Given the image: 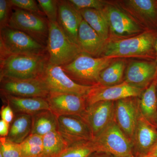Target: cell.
Listing matches in <instances>:
<instances>
[{"instance_id":"cell-36","label":"cell","mask_w":157,"mask_h":157,"mask_svg":"<svg viewBox=\"0 0 157 157\" xmlns=\"http://www.w3.org/2000/svg\"><path fill=\"white\" fill-rule=\"evenodd\" d=\"M9 124L3 120L0 121V136L1 137H7L9 134Z\"/></svg>"},{"instance_id":"cell-14","label":"cell","mask_w":157,"mask_h":157,"mask_svg":"<svg viewBox=\"0 0 157 157\" xmlns=\"http://www.w3.org/2000/svg\"><path fill=\"white\" fill-rule=\"evenodd\" d=\"M144 90L124 81L112 86H94L86 96L88 106L103 101H117L129 98L140 97Z\"/></svg>"},{"instance_id":"cell-13","label":"cell","mask_w":157,"mask_h":157,"mask_svg":"<svg viewBox=\"0 0 157 157\" xmlns=\"http://www.w3.org/2000/svg\"><path fill=\"white\" fill-rule=\"evenodd\" d=\"M115 104L114 101H103L87 106L80 118L89 128L93 139L114 120Z\"/></svg>"},{"instance_id":"cell-30","label":"cell","mask_w":157,"mask_h":157,"mask_svg":"<svg viewBox=\"0 0 157 157\" xmlns=\"http://www.w3.org/2000/svg\"><path fill=\"white\" fill-rule=\"evenodd\" d=\"M40 8L50 22H57L58 14V4L56 0H38Z\"/></svg>"},{"instance_id":"cell-9","label":"cell","mask_w":157,"mask_h":157,"mask_svg":"<svg viewBox=\"0 0 157 157\" xmlns=\"http://www.w3.org/2000/svg\"><path fill=\"white\" fill-rule=\"evenodd\" d=\"M40 78L45 82L50 93L86 96L94 86L78 84L66 74L61 66L49 63Z\"/></svg>"},{"instance_id":"cell-29","label":"cell","mask_w":157,"mask_h":157,"mask_svg":"<svg viewBox=\"0 0 157 157\" xmlns=\"http://www.w3.org/2000/svg\"><path fill=\"white\" fill-rule=\"evenodd\" d=\"M97 152L92 140L71 144L56 157H90Z\"/></svg>"},{"instance_id":"cell-22","label":"cell","mask_w":157,"mask_h":157,"mask_svg":"<svg viewBox=\"0 0 157 157\" xmlns=\"http://www.w3.org/2000/svg\"><path fill=\"white\" fill-rule=\"evenodd\" d=\"M157 82L155 79L144 90L138 99L141 115L157 128Z\"/></svg>"},{"instance_id":"cell-39","label":"cell","mask_w":157,"mask_h":157,"mask_svg":"<svg viewBox=\"0 0 157 157\" xmlns=\"http://www.w3.org/2000/svg\"><path fill=\"white\" fill-rule=\"evenodd\" d=\"M155 51L156 53V61L157 63V39H156V41L155 44ZM157 76V73L156 76V77Z\"/></svg>"},{"instance_id":"cell-15","label":"cell","mask_w":157,"mask_h":157,"mask_svg":"<svg viewBox=\"0 0 157 157\" xmlns=\"http://www.w3.org/2000/svg\"><path fill=\"white\" fill-rule=\"evenodd\" d=\"M137 98H129L116 101L114 120L131 142L140 115Z\"/></svg>"},{"instance_id":"cell-40","label":"cell","mask_w":157,"mask_h":157,"mask_svg":"<svg viewBox=\"0 0 157 157\" xmlns=\"http://www.w3.org/2000/svg\"><path fill=\"white\" fill-rule=\"evenodd\" d=\"M151 157V156H150L148 155H145V156H140V157Z\"/></svg>"},{"instance_id":"cell-19","label":"cell","mask_w":157,"mask_h":157,"mask_svg":"<svg viewBox=\"0 0 157 157\" xmlns=\"http://www.w3.org/2000/svg\"><path fill=\"white\" fill-rule=\"evenodd\" d=\"M157 142V128L149 123L140 113L132 141L134 156L147 155Z\"/></svg>"},{"instance_id":"cell-12","label":"cell","mask_w":157,"mask_h":157,"mask_svg":"<svg viewBox=\"0 0 157 157\" xmlns=\"http://www.w3.org/2000/svg\"><path fill=\"white\" fill-rule=\"evenodd\" d=\"M46 100L50 111L57 118L69 116L80 117L88 106L86 96L73 94L50 93Z\"/></svg>"},{"instance_id":"cell-33","label":"cell","mask_w":157,"mask_h":157,"mask_svg":"<svg viewBox=\"0 0 157 157\" xmlns=\"http://www.w3.org/2000/svg\"><path fill=\"white\" fill-rule=\"evenodd\" d=\"M11 6L13 8H17L29 11L33 13L42 15L43 12L40 9V6L34 0H9Z\"/></svg>"},{"instance_id":"cell-20","label":"cell","mask_w":157,"mask_h":157,"mask_svg":"<svg viewBox=\"0 0 157 157\" xmlns=\"http://www.w3.org/2000/svg\"><path fill=\"white\" fill-rule=\"evenodd\" d=\"M77 41L82 52L95 57L102 56L107 42L83 19L78 29Z\"/></svg>"},{"instance_id":"cell-23","label":"cell","mask_w":157,"mask_h":157,"mask_svg":"<svg viewBox=\"0 0 157 157\" xmlns=\"http://www.w3.org/2000/svg\"><path fill=\"white\" fill-rule=\"evenodd\" d=\"M32 128V115L18 113L12 121L6 138L11 142L19 144L30 135Z\"/></svg>"},{"instance_id":"cell-1","label":"cell","mask_w":157,"mask_h":157,"mask_svg":"<svg viewBox=\"0 0 157 157\" xmlns=\"http://www.w3.org/2000/svg\"><path fill=\"white\" fill-rule=\"evenodd\" d=\"M157 39V31L146 30L128 39H109L101 57L113 59L137 58L155 60Z\"/></svg>"},{"instance_id":"cell-24","label":"cell","mask_w":157,"mask_h":157,"mask_svg":"<svg viewBox=\"0 0 157 157\" xmlns=\"http://www.w3.org/2000/svg\"><path fill=\"white\" fill-rule=\"evenodd\" d=\"M32 116L31 134L43 136L49 132L57 130V118L50 110L40 111Z\"/></svg>"},{"instance_id":"cell-10","label":"cell","mask_w":157,"mask_h":157,"mask_svg":"<svg viewBox=\"0 0 157 157\" xmlns=\"http://www.w3.org/2000/svg\"><path fill=\"white\" fill-rule=\"evenodd\" d=\"M114 2L145 30L157 31V1L119 0Z\"/></svg>"},{"instance_id":"cell-31","label":"cell","mask_w":157,"mask_h":157,"mask_svg":"<svg viewBox=\"0 0 157 157\" xmlns=\"http://www.w3.org/2000/svg\"><path fill=\"white\" fill-rule=\"evenodd\" d=\"M0 154L3 157H22L19 144L11 142L6 137L0 138Z\"/></svg>"},{"instance_id":"cell-35","label":"cell","mask_w":157,"mask_h":157,"mask_svg":"<svg viewBox=\"0 0 157 157\" xmlns=\"http://www.w3.org/2000/svg\"><path fill=\"white\" fill-rule=\"evenodd\" d=\"M1 118L6 122L10 124L14 119V111L9 104L3 105L1 109Z\"/></svg>"},{"instance_id":"cell-16","label":"cell","mask_w":157,"mask_h":157,"mask_svg":"<svg viewBox=\"0 0 157 157\" xmlns=\"http://www.w3.org/2000/svg\"><path fill=\"white\" fill-rule=\"evenodd\" d=\"M157 63L155 60H135L127 67L124 81L133 86L146 89L155 78Z\"/></svg>"},{"instance_id":"cell-5","label":"cell","mask_w":157,"mask_h":157,"mask_svg":"<svg viewBox=\"0 0 157 157\" xmlns=\"http://www.w3.org/2000/svg\"><path fill=\"white\" fill-rule=\"evenodd\" d=\"M48 22L46 48L49 63L61 67L68 64L82 52L81 49L65 35L57 22Z\"/></svg>"},{"instance_id":"cell-34","label":"cell","mask_w":157,"mask_h":157,"mask_svg":"<svg viewBox=\"0 0 157 157\" xmlns=\"http://www.w3.org/2000/svg\"><path fill=\"white\" fill-rule=\"evenodd\" d=\"M12 6L8 0H0V29L7 26L12 12Z\"/></svg>"},{"instance_id":"cell-21","label":"cell","mask_w":157,"mask_h":157,"mask_svg":"<svg viewBox=\"0 0 157 157\" xmlns=\"http://www.w3.org/2000/svg\"><path fill=\"white\" fill-rule=\"evenodd\" d=\"M6 103L10 105L14 112L33 115L45 110H50L45 98H22L9 95H2Z\"/></svg>"},{"instance_id":"cell-28","label":"cell","mask_w":157,"mask_h":157,"mask_svg":"<svg viewBox=\"0 0 157 157\" xmlns=\"http://www.w3.org/2000/svg\"><path fill=\"white\" fill-rule=\"evenodd\" d=\"M43 136L30 134L19 144L22 157H42L43 152Z\"/></svg>"},{"instance_id":"cell-32","label":"cell","mask_w":157,"mask_h":157,"mask_svg":"<svg viewBox=\"0 0 157 157\" xmlns=\"http://www.w3.org/2000/svg\"><path fill=\"white\" fill-rule=\"evenodd\" d=\"M78 11L83 9L101 10L106 6L107 1L103 0H69Z\"/></svg>"},{"instance_id":"cell-18","label":"cell","mask_w":157,"mask_h":157,"mask_svg":"<svg viewBox=\"0 0 157 157\" xmlns=\"http://www.w3.org/2000/svg\"><path fill=\"white\" fill-rule=\"evenodd\" d=\"M58 14L57 22L68 38L78 45V29L83 19L81 13L69 1H58Z\"/></svg>"},{"instance_id":"cell-17","label":"cell","mask_w":157,"mask_h":157,"mask_svg":"<svg viewBox=\"0 0 157 157\" xmlns=\"http://www.w3.org/2000/svg\"><path fill=\"white\" fill-rule=\"evenodd\" d=\"M57 131L69 144L93 140L87 125L79 117L60 116L57 117Z\"/></svg>"},{"instance_id":"cell-37","label":"cell","mask_w":157,"mask_h":157,"mask_svg":"<svg viewBox=\"0 0 157 157\" xmlns=\"http://www.w3.org/2000/svg\"><path fill=\"white\" fill-rule=\"evenodd\" d=\"M90 157H117L113 155H112L106 153L101 152H96Z\"/></svg>"},{"instance_id":"cell-11","label":"cell","mask_w":157,"mask_h":157,"mask_svg":"<svg viewBox=\"0 0 157 157\" xmlns=\"http://www.w3.org/2000/svg\"><path fill=\"white\" fill-rule=\"evenodd\" d=\"M1 80V91L2 95L46 99L50 92L41 78L15 79L3 78Z\"/></svg>"},{"instance_id":"cell-41","label":"cell","mask_w":157,"mask_h":157,"mask_svg":"<svg viewBox=\"0 0 157 157\" xmlns=\"http://www.w3.org/2000/svg\"><path fill=\"white\" fill-rule=\"evenodd\" d=\"M155 79H156V80L157 82V85H156V88H157V76L155 78Z\"/></svg>"},{"instance_id":"cell-3","label":"cell","mask_w":157,"mask_h":157,"mask_svg":"<svg viewBox=\"0 0 157 157\" xmlns=\"http://www.w3.org/2000/svg\"><path fill=\"white\" fill-rule=\"evenodd\" d=\"M115 59L95 57L82 52L68 64L62 66L70 78L78 84L88 86L99 85L100 75Z\"/></svg>"},{"instance_id":"cell-27","label":"cell","mask_w":157,"mask_h":157,"mask_svg":"<svg viewBox=\"0 0 157 157\" xmlns=\"http://www.w3.org/2000/svg\"><path fill=\"white\" fill-rule=\"evenodd\" d=\"M43 139L42 157H56L69 146L57 130L49 132Z\"/></svg>"},{"instance_id":"cell-26","label":"cell","mask_w":157,"mask_h":157,"mask_svg":"<svg viewBox=\"0 0 157 157\" xmlns=\"http://www.w3.org/2000/svg\"><path fill=\"white\" fill-rule=\"evenodd\" d=\"M82 18L104 41L109 39V29L106 18L101 10L83 9L79 10Z\"/></svg>"},{"instance_id":"cell-8","label":"cell","mask_w":157,"mask_h":157,"mask_svg":"<svg viewBox=\"0 0 157 157\" xmlns=\"http://www.w3.org/2000/svg\"><path fill=\"white\" fill-rule=\"evenodd\" d=\"M13 8L8 26L28 34L46 46L48 22L42 15Z\"/></svg>"},{"instance_id":"cell-7","label":"cell","mask_w":157,"mask_h":157,"mask_svg":"<svg viewBox=\"0 0 157 157\" xmlns=\"http://www.w3.org/2000/svg\"><path fill=\"white\" fill-rule=\"evenodd\" d=\"M97 152L117 157H133V144L113 120L93 139Z\"/></svg>"},{"instance_id":"cell-4","label":"cell","mask_w":157,"mask_h":157,"mask_svg":"<svg viewBox=\"0 0 157 157\" xmlns=\"http://www.w3.org/2000/svg\"><path fill=\"white\" fill-rule=\"evenodd\" d=\"M0 50L1 57L9 54H48L46 46L25 33L8 26L0 30Z\"/></svg>"},{"instance_id":"cell-2","label":"cell","mask_w":157,"mask_h":157,"mask_svg":"<svg viewBox=\"0 0 157 157\" xmlns=\"http://www.w3.org/2000/svg\"><path fill=\"white\" fill-rule=\"evenodd\" d=\"M0 61V78L15 79L40 78L49 63L48 54H9L1 57Z\"/></svg>"},{"instance_id":"cell-6","label":"cell","mask_w":157,"mask_h":157,"mask_svg":"<svg viewBox=\"0 0 157 157\" xmlns=\"http://www.w3.org/2000/svg\"><path fill=\"white\" fill-rule=\"evenodd\" d=\"M101 11L109 27V39H128L146 30L120 8L114 1H107Z\"/></svg>"},{"instance_id":"cell-25","label":"cell","mask_w":157,"mask_h":157,"mask_svg":"<svg viewBox=\"0 0 157 157\" xmlns=\"http://www.w3.org/2000/svg\"><path fill=\"white\" fill-rule=\"evenodd\" d=\"M126 62L124 59H115L100 75L99 85L112 86L121 83L123 79Z\"/></svg>"},{"instance_id":"cell-38","label":"cell","mask_w":157,"mask_h":157,"mask_svg":"<svg viewBox=\"0 0 157 157\" xmlns=\"http://www.w3.org/2000/svg\"><path fill=\"white\" fill-rule=\"evenodd\" d=\"M147 155L153 157H157V142L151 147Z\"/></svg>"}]
</instances>
